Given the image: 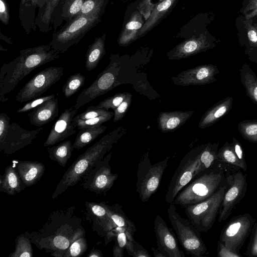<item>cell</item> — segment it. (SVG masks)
<instances>
[{
    "label": "cell",
    "instance_id": "6da1fadb",
    "mask_svg": "<svg viewBox=\"0 0 257 257\" xmlns=\"http://www.w3.org/2000/svg\"><path fill=\"white\" fill-rule=\"evenodd\" d=\"M72 208L53 212L42 228L35 233H27L33 242L51 255L64 257L79 229L81 220L73 215Z\"/></svg>",
    "mask_w": 257,
    "mask_h": 257
},
{
    "label": "cell",
    "instance_id": "7a4b0ae2",
    "mask_svg": "<svg viewBox=\"0 0 257 257\" xmlns=\"http://www.w3.org/2000/svg\"><path fill=\"white\" fill-rule=\"evenodd\" d=\"M20 55L9 63H4L0 70V101L8 100L5 96L35 69L60 57V53L50 44L22 49Z\"/></svg>",
    "mask_w": 257,
    "mask_h": 257
},
{
    "label": "cell",
    "instance_id": "3957f363",
    "mask_svg": "<svg viewBox=\"0 0 257 257\" xmlns=\"http://www.w3.org/2000/svg\"><path fill=\"white\" fill-rule=\"evenodd\" d=\"M125 127L119 126L103 136L88 148L70 166L58 183L52 195L55 199L69 187L76 185L102 159L115 144L125 134Z\"/></svg>",
    "mask_w": 257,
    "mask_h": 257
},
{
    "label": "cell",
    "instance_id": "277c9868",
    "mask_svg": "<svg viewBox=\"0 0 257 257\" xmlns=\"http://www.w3.org/2000/svg\"><path fill=\"white\" fill-rule=\"evenodd\" d=\"M104 14L96 11L89 15H79L66 22L60 30L53 33L49 43L51 48L61 54L66 52L77 45L90 30L101 22Z\"/></svg>",
    "mask_w": 257,
    "mask_h": 257
},
{
    "label": "cell",
    "instance_id": "5b68a950",
    "mask_svg": "<svg viewBox=\"0 0 257 257\" xmlns=\"http://www.w3.org/2000/svg\"><path fill=\"white\" fill-rule=\"evenodd\" d=\"M223 179V172L217 168L202 172L179 192L173 203L184 207L204 201L221 187Z\"/></svg>",
    "mask_w": 257,
    "mask_h": 257
},
{
    "label": "cell",
    "instance_id": "8992f818",
    "mask_svg": "<svg viewBox=\"0 0 257 257\" xmlns=\"http://www.w3.org/2000/svg\"><path fill=\"white\" fill-rule=\"evenodd\" d=\"M122 64V57H120L119 54H111L108 65L97 76L90 85L80 92L73 107L78 109L121 84L119 76Z\"/></svg>",
    "mask_w": 257,
    "mask_h": 257
},
{
    "label": "cell",
    "instance_id": "52a82bcc",
    "mask_svg": "<svg viewBox=\"0 0 257 257\" xmlns=\"http://www.w3.org/2000/svg\"><path fill=\"white\" fill-rule=\"evenodd\" d=\"M175 204H170L167 210L168 218L177 237L187 254L195 257L204 256L207 248L200 235L189 219L182 217L177 211Z\"/></svg>",
    "mask_w": 257,
    "mask_h": 257
},
{
    "label": "cell",
    "instance_id": "ba28073f",
    "mask_svg": "<svg viewBox=\"0 0 257 257\" xmlns=\"http://www.w3.org/2000/svg\"><path fill=\"white\" fill-rule=\"evenodd\" d=\"M170 158L168 156L152 164L149 152H147L141 159L137 168L136 190L143 202H148L158 189Z\"/></svg>",
    "mask_w": 257,
    "mask_h": 257
},
{
    "label": "cell",
    "instance_id": "9c48e42d",
    "mask_svg": "<svg viewBox=\"0 0 257 257\" xmlns=\"http://www.w3.org/2000/svg\"><path fill=\"white\" fill-rule=\"evenodd\" d=\"M226 187L221 186L212 196L201 202L183 207L188 219L201 232L213 226L220 211Z\"/></svg>",
    "mask_w": 257,
    "mask_h": 257
},
{
    "label": "cell",
    "instance_id": "30bf717a",
    "mask_svg": "<svg viewBox=\"0 0 257 257\" xmlns=\"http://www.w3.org/2000/svg\"><path fill=\"white\" fill-rule=\"evenodd\" d=\"M39 127L30 131L24 129L18 124L10 123L7 114H0V151L6 155L12 154L31 144L38 135L43 130Z\"/></svg>",
    "mask_w": 257,
    "mask_h": 257
},
{
    "label": "cell",
    "instance_id": "8fae6325",
    "mask_svg": "<svg viewBox=\"0 0 257 257\" xmlns=\"http://www.w3.org/2000/svg\"><path fill=\"white\" fill-rule=\"evenodd\" d=\"M204 145L191 150L181 160L166 192L165 201L167 203H173L179 192L197 176L199 156Z\"/></svg>",
    "mask_w": 257,
    "mask_h": 257
},
{
    "label": "cell",
    "instance_id": "7c38bea8",
    "mask_svg": "<svg viewBox=\"0 0 257 257\" xmlns=\"http://www.w3.org/2000/svg\"><path fill=\"white\" fill-rule=\"evenodd\" d=\"M64 67L50 66L34 75L15 96L20 102H27L40 97L64 75Z\"/></svg>",
    "mask_w": 257,
    "mask_h": 257
},
{
    "label": "cell",
    "instance_id": "4fadbf2b",
    "mask_svg": "<svg viewBox=\"0 0 257 257\" xmlns=\"http://www.w3.org/2000/svg\"><path fill=\"white\" fill-rule=\"evenodd\" d=\"M111 155V152L106 155L84 177L81 185L84 189L105 195L111 188L118 178L117 174L111 172L109 164Z\"/></svg>",
    "mask_w": 257,
    "mask_h": 257
},
{
    "label": "cell",
    "instance_id": "5bb4252c",
    "mask_svg": "<svg viewBox=\"0 0 257 257\" xmlns=\"http://www.w3.org/2000/svg\"><path fill=\"white\" fill-rule=\"evenodd\" d=\"M254 220L248 214L235 217L222 231L219 242L238 253L239 249L253 226Z\"/></svg>",
    "mask_w": 257,
    "mask_h": 257
},
{
    "label": "cell",
    "instance_id": "9a60e30c",
    "mask_svg": "<svg viewBox=\"0 0 257 257\" xmlns=\"http://www.w3.org/2000/svg\"><path fill=\"white\" fill-rule=\"evenodd\" d=\"M137 4L136 1L127 7L125 11L122 28L117 39L119 46H127L139 39V33L146 20L139 11Z\"/></svg>",
    "mask_w": 257,
    "mask_h": 257
},
{
    "label": "cell",
    "instance_id": "2e32d148",
    "mask_svg": "<svg viewBox=\"0 0 257 257\" xmlns=\"http://www.w3.org/2000/svg\"><path fill=\"white\" fill-rule=\"evenodd\" d=\"M219 71L212 64H204L183 71L172 77L173 83L178 86L202 85L217 80L215 76Z\"/></svg>",
    "mask_w": 257,
    "mask_h": 257
},
{
    "label": "cell",
    "instance_id": "e0dca14e",
    "mask_svg": "<svg viewBox=\"0 0 257 257\" xmlns=\"http://www.w3.org/2000/svg\"><path fill=\"white\" fill-rule=\"evenodd\" d=\"M214 46L206 34L201 33L191 36L176 45L167 53V56L171 60L185 59L206 51Z\"/></svg>",
    "mask_w": 257,
    "mask_h": 257
},
{
    "label": "cell",
    "instance_id": "ac0fdd59",
    "mask_svg": "<svg viewBox=\"0 0 257 257\" xmlns=\"http://www.w3.org/2000/svg\"><path fill=\"white\" fill-rule=\"evenodd\" d=\"M157 248L166 257H184V252L178 246L175 235L164 219L159 215L155 219L154 223Z\"/></svg>",
    "mask_w": 257,
    "mask_h": 257
},
{
    "label": "cell",
    "instance_id": "d6986e66",
    "mask_svg": "<svg viewBox=\"0 0 257 257\" xmlns=\"http://www.w3.org/2000/svg\"><path fill=\"white\" fill-rule=\"evenodd\" d=\"M77 109L73 106L65 109L52 126L44 147L52 146L63 141L76 133L73 119Z\"/></svg>",
    "mask_w": 257,
    "mask_h": 257
},
{
    "label": "cell",
    "instance_id": "ffe728a7",
    "mask_svg": "<svg viewBox=\"0 0 257 257\" xmlns=\"http://www.w3.org/2000/svg\"><path fill=\"white\" fill-rule=\"evenodd\" d=\"M245 177L240 172L233 177L232 184L225 192L219 211L218 222L226 220L237 201L241 198L246 187Z\"/></svg>",
    "mask_w": 257,
    "mask_h": 257
},
{
    "label": "cell",
    "instance_id": "44dd1931",
    "mask_svg": "<svg viewBox=\"0 0 257 257\" xmlns=\"http://www.w3.org/2000/svg\"><path fill=\"white\" fill-rule=\"evenodd\" d=\"M85 0H60L52 17L51 25L56 31L64 21L68 22L79 15Z\"/></svg>",
    "mask_w": 257,
    "mask_h": 257
},
{
    "label": "cell",
    "instance_id": "7402d4cb",
    "mask_svg": "<svg viewBox=\"0 0 257 257\" xmlns=\"http://www.w3.org/2000/svg\"><path fill=\"white\" fill-rule=\"evenodd\" d=\"M58 114V101L56 96L34 108L27 115L30 123L39 127L53 121Z\"/></svg>",
    "mask_w": 257,
    "mask_h": 257
},
{
    "label": "cell",
    "instance_id": "603a6c76",
    "mask_svg": "<svg viewBox=\"0 0 257 257\" xmlns=\"http://www.w3.org/2000/svg\"><path fill=\"white\" fill-rule=\"evenodd\" d=\"M85 205L89 217L93 224L100 229L102 236H105L108 231L116 226L109 216L108 205L105 202H86Z\"/></svg>",
    "mask_w": 257,
    "mask_h": 257
},
{
    "label": "cell",
    "instance_id": "cb8c5ba5",
    "mask_svg": "<svg viewBox=\"0 0 257 257\" xmlns=\"http://www.w3.org/2000/svg\"><path fill=\"white\" fill-rule=\"evenodd\" d=\"M193 110H177L160 112L158 125L162 133L175 131L184 124L193 114Z\"/></svg>",
    "mask_w": 257,
    "mask_h": 257
},
{
    "label": "cell",
    "instance_id": "d4e9b609",
    "mask_svg": "<svg viewBox=\"0 0 257 257\" xmlns=\"http://www.w3.org/2000/svg\"><path fill=\"white\" fill-rule=\"evenodd\" d=\"M16 161L18 174L26 187L35 184L44 174L45 166L42 163L29 161Z\"/></svg>",
    "mask_w": 257,
    "mask_h": 257
},
{
    "label": "cell",
    "instance_id": "484cf974",
    "mask_svg": "<svg viewBox=\"0 0 257 257\" xmlns=\"http://www.w3.org/2000/svg\"><path fill=\"white\" fill-rule=\"evenodd\" d=\"M179 1V0H164L156 6L141 29L139 35V39L148 34L166 18Z\"/></svg>",
    "mask_w": 257,
    "mask_h": 257
},
{
    "label": "cell",
    "instance_id": "4316f807",
    "mask_svg": "<svg viewBox=\"0 0 257 257\" xmlns=\"http://www.w3.org/2000/svg\"><path fill=\"white\" fill-rule=\"evenodd\" d=\"M44 0H21L19 19L21 25L27 34L36 30V11L42 7Z\"/></svg>",
    "mask_w": 257,
    "mask_h": 257
},
{
    "label": "cell",
    "instance_id": "83f0119b",
    "mask_svg": "<svg viewBox=\"0 0 257 257\" xmlns=\"http://www.w3.org/2000/svg\"><path fill=\"white\" fill-rule=\"evenodd\" d=\"M233 98L228 96L209 108L203 114L198 123V127L204 129L211 126L221 117L229 112L232 108Z\"/></svg>",
    "mask_w": 257,
    "mask_h": 257
},
{
    "label": "cell",
    "instance_id": "f1b7e54d",
    "mask_svg": "<svg viewBox=\"0 0 257 257\" xmlns=\"http://www.w3.org/2000/svg\"><path fill=\"white\" fill-rule=\"evenodd\" d=\"M13 163L6 167L0 177V191L10 195H15L26 187L18 174L16 164Z\"/></svg>",
    "mask_w": 257,
    "mask_h": 257
},
{
    "label": "cell",
    "instance_id": "f546056e",
    "mask_svg": "<svg viewBox=\"0 0 257 257\" xmlns=\"http://www.w3.org/2000/svg\"><path fill=\"white\" fill-rule=\"evenodd\" d=\"M106 34L95 38L94 42L88 47L85 55V68L88 71H92L98 64L106 53L105 42Z\"/></svg>",
    "mask_w": 257,
    "mask_h": 257
},
{
    "label": "cell",
    "instance_id": "4dcf8cb0",
    "mask_svg": "<svg viewBox=\"0 0 257 257\" xmlns=\"http://www.w3.org/2000/svg\"><path fill=\"white\" fill-rule=\"evenodd\" d=\"M59 1L44 0L42 6L38 8L35 24L40 32L47 33L52 29V17Z\"/></svg>",
    "mask_w": 257,
    "mask_h": 257
},
{
    "label": "cell",
    "instance_id": "1f68e13d",
    "mask_svg": "<svg viewBox=\"0 0 257 257\" xmlns=\"http://www.w3.org/2000/svg\"><path fill=\"white\" fill-rule=\"evenodd\" d=\"M240 78L247 96L257 104V76L250 66L244 63L240 69Z\"/></svg>",
    "mask_w": 257,
    "mask_h": 257
},
{
    "label": "cell",
    "instance_id": "d6a6232c",
    "mask_svg": "<svg viewBox=\"0 0 257 257\" xmlns=\"http://www.w3.org/2000/svg\"><path fill=\"white\" fill-rule=\"evenodd\" d=\"M73 149V145L70 140L65 141L57 146L47 148L50 159L57 162L63 167L66 166L71 157Z\"/></svg>",
    "mask_w": 257,
    "mask_h": 257
},
{
    "label": "cell",
    "instance_id": "836d02e7",
    "mask_svg": "<svg viewBox=\"0 0 257 257\" xmlns=\"http://www.w3.org/2000/svg\"><path fill=\"white\" fill-rule=\"evenodd\" d=\"M218 143H208L204 145L199 159L196 170L197 176L201 172L211 168L217 159Z\"/></svg>",
    "mask_w": 257,
    "mask_h": 257
},
{
    "label": "cell",
    "instance_id": "e575fe53",
    "mask_svg": "<svg viewBox=\"0 0 257 257\" xmlns=\"http://www.w3.org/2000/svg\"><path fill=\"white\" fill-rule=\"evenodd\" d=\"M106 128L107 126L101 125L97 127L79 130L73 144V148L75 149L83 148L103 133Z\"/></svg>",
    "mask_w": 257,
    "mask_h": 257
},
{
    "label": "cell",
    "instance_id": "d590c367",
    "mask_svg": "<svg viewBox=\"0 0 257 257\" xmlns=\"http://www.w3.org/2000/svg\"><path fill=\"white\" fill-rule=\"evenodd\" d=\"M108 209L109 216L115 225L125 228L134 235L137 230L136 227L134 223L125 215L122 206L119 204H116L112 206L108 205Z\"/></svg>",
    "mask_w": 257,
    "mask_h": 257
},
{
    "label": "cell",
    "instance_id": "8d00e7d4",
    "mask_svg": "<svg viewBox=\"0 0 257 257\" xmlns=\"http://www.w3.org/2000/svg\"><path fill=\"white\" fill-rule=\"evenodd\" d=\"M217 159L220 161L237 166L244 171L246 170V163L238 158L234 151L232 143L225 142L221 148L217 151Z\"/></svg>",
    "mask_w": 257,
    "mask_h": 257
},
{
    "label": "cell",
    "instance_id": "74e56055",
    "mask_svg": "<svg viewBox=\"0 0 257 257\" xmlns=\"http://www.w3.org/2000/svg\"><path fill=\"white\" fill-rule=\"evenodd\" d=\"M87 249V244L85 237V231L84 228L81 227L65 252L64 257L80 256Z\"/></svg>",
    "mask_w": 257,
    "mask_h": 257
},
{
    "label": "cell",
    "instance_id": "f35d334b",
    "mask_svg": "<svg viewBox=\"0 0 257 257\" xmlns=\"http://www.w3.org/2000/svg\"><path fill=\"white\" fill-rule=\"evenodd\" d=\"M15 249L9 257H32L33 248L30 237L27 233L18 235L16 239Z\"/></svg>",
    "mask_w": 257,
    "mask_h": 257
},
{
    "label": "cell",
    "instance_id": "ab89813d",
    "mask_svg": "<svg viewBox=\"0 0 257 257\" xmlns=\"http://www.w3.org/2000/svg\"><path fill=\"white\" fill-rule=\"evenodd\" d=\"M86 77L80 73L69 77L62 89L64 96L68 98L77 92L84 84Z\"/></svg>",
    "mask_w": 257,
    "mask_h": 257
},
{
    "label": "cell",
    "instance_id": "60d3db41",
    "mask_svg": "<svg viewBox=\"0 0 257 257\" xmlns=\"http://www.w3.org/2000/svg\"><path fill=\"white\" fill-rule=\"evenodd\" d=\"M237 128L244 139L257 142V120H244L238 124Z\"/></svg>",
    "mask_w": 257,
    "mask_h": 257
},
{
    "label": "cell",
    "instance_id": "b9f144b4",
    "mask_svg": "<svg viewBox=\"0 0 257 257\" xmlns=\"http://www.w3.org/2000/svg\"><path fill=\"white\" fill-rule=\"evenodd\" d=\"M114 115V112L100 115L94 118H91L85 120H73V123L78 130L86 128L94 127L102 125V123L109 120Z\"/></svg>",
    "mask_w": 257,
    "mask_h": 257
},
{
    "label": "cell",
    "instance_id": "7bdbcfd3",
    "mask_svg": "<svg viewBox=\"0 0 257 257\" xmlns=\"http://www.w3.org/2000/svg\"><path fill=\"white\" fill-rule=\"evenodd\" d=\"M108 2L109 0H85L79 15H89L96 11L105 13Z\"/></svg>",
    "mask_w": 257,
    "mask_h": 257
},
{
    "label": "cell",
    "instance_id": "ee69618b",
    "mask_svg": "<svg viewBox=\"0 0 257 257\" xmlns=\"http://www.w3.org/2000/svg\"><path fill=\"white\" fill-rule=\"evenodd\" d=\"M127 94V92L116 93L113 96L108 97L100 102L95 107L103 108L107 110L111 108L114 110L124 100Z\"/></svg>",
    "mask_w": 257,
    "mask_h": 257
},
{
    "label": "cell",
    "instance_id": "f6af8a7d",
    "mask_svg": "<svg viewBox=\"0 0 257 257\" xmlns=\"http://www.w3.org/2000/svg\"><path fill=\"white\" fill-rule=\"evenodd\" d=\"M112 112L103 108H96L95 106H90L82 113L76 115L73 120H85L100 115H107Z\"/></svg>",
    "mask_w": 257,
    "mask_h": 257
},
{
    "label": "cell",
    "instance_id": "bcb514c9",
    "mask_svg": "<svg viewBox=\"0 0 257 257\" xmlns=\"http://www.w3.org/2000/svg\"><path fill=\"white\" fill-rule=\"evenodd\" d=\"M139 11L144 16L146 20L148 19L155 7L164 0H136Z\"/></svg>",
    "mask_w": 257,
    "mask_h": 257
},
{
    "label": "cell",
    "instance_id": "7dc6e473",
    "mask_svg": "<svg viewBox=\"0 0 257 257\" xmlns=\"http://www.w3.org/2000/svg\"><path fill=\"white\" fill-rule=\"evenodd\" d=\"M125 232L126 231L119 233L114 239L115 243L112 249L114 257H123L124 256V250L127 243V236Z\"/></svg>",
    "mask_w": 257,
    "mask_h": 257
},
{
    "label": "cell",
    "instance_id": "c3c4849f",
    "mask_svg": "<svg viewBox=\"0 0 257 257\" xmlns=\"http://www.w3.org/2000/svg\"><path fill=\"white\" fill-rule=\"evenodd\" d=\"M132 100V94L127 93L124 100L114 110V122H116L124 117L131 104Z\"/></svg>",
    "mask_w": 257,
    "mask_h": 257
},
{
    "label": "cell",
    "instance_id": "681fc988",
    "mask_svg": "<svg viewBox=\"0 0 257 257\" xmlns=\"http://www.w3.org/2000/svg\"><path fill=\"white\" fill-rule=\"evenodd\" d=\"M55 94H50L43 97H39L29 101L21 108L17 110V113H22L32 110L34 108L51 98L55 97Z\"/></svg>",
    "mask_w": 257,
    "mask_h": 257
},
{
    "label": "cell",
    "instance_id": "f907efd6",
    "mask_svg": "<svg viewBox=\"0 0 257 257\" xmlns=\"http://www.w3.org/2000/svg\"><path fill=\"white\" fill-rule=\"evenodd\" d=\"M244 23L250 45L257 47V29L252 24L250 20H245Z\"/></svg>",
    "mask_w": 257,
    "mask_h": 257
},
{
    "label": "cell",
    "instance_id": "816d5d0a",
    "mask_svg": "<svg viewBox=\"0 0 257 257\" xmlns=\"http://www.w3.org/2000/svg\"><path fill=\"white\" fill-rule=\"evenodd\" d=\"M242 13L244 14L245 20H250L257 16V0H249Z\"/></svg>",
    "mask_w": 257,
    "mask_h": 257
},
{
    "label": "cell",
    "instance_id": "f5cc1de1",
    "mask_svg": "<svg viewBox=\"0 0 257 257\" xmlns=\"http://www.w3.org/2000/svg\"><path fill=\"white\" fill-rule=\"evenodd\" d=\"M0 20L5 25L9 24L10 9L6 0H0Z\"/></svg>",
    "mask_w": 257,
    "mask_h": 257
},
{
    "label": "cell",
    "instance_id": "db71d44e",
    "mask_svg": "<svg viewBox=\"0 0 257 257\" xmlns=\"http://www.w3.org/2000/svg\"><path fill=\"white\" fill-rule=\"evenodd\" d=\"M133 257H150L149 252L136 240L133 242Z\"/></svg>",
    "mask_w": 257,
    "mask_h": 257
},
{
    "label": "cell",
    "instance_id": "11a10c76",
    "mask_svg": "<svg viewBox=\"0 0 257 257\" xmlns=\"http://www.w3.org/2000/svg\"><path fill=\"white\" fill-rule=\"evenodd\" d=\"M218 256L219 257H240V255L231 250L219 242Z\"/></svg>",
    "mask_w": 257,
    "mask_h": 257
},
{
    "label": "cell",
    "instance_id": "9f6ffc18",
    "mask_svg": "<svg viewBox=\"0 0 257 257\" xmlns=\"http://www.w3.org/2000/svg\"><path fill=\"white\" fill-rule=\"evenodd\" d=\"M232 145L234 151L238 158L242 162L245 163L241 146L238 141L235 138H232Z\"/></svg>",
    "mask_w": 257,
    "mask_h": 257
},
{
    "label": "cell",
    "instance_id": "6f0895ef",
    "mask_svg": "<svg viewBox=\"0 0 257 257\" xmlns=\"http://www.w3.org/2000/svg\"><path fill=\"white\" fill-rule=\"evenodd\" d=\"M252 239L250 245L251 254L257 256V224L254 225Z\"/></svg>",
    "mask_w": 257,
    "mask_h": 257
},
{
    "label": "cell",
    "instance_id": "680465c9",
    "mask_svg": "<svg viewBox=\"0 0 257 257\" xmlns=\"http://www.w3.org/2000/svg\"><path fill=\"white\" fill-rule=\"evenodd\" d=\"M87 257H103V255L102 251L94 248H92L87 255Z\"/></svg>",
    "mask_w": 257,
    "mask_h": 257
},
{
    "label": "cell",
    "instance_id": "91938a15",
    "mask_svg": "<svg viewBox=\"0 0 257 257\" xmlns=\"http://www.w3.org/2000/svg\"><path fill=\"white\" fill-rule=\"evenodd\" d=\"M0 39L9 44H13V43L11 38L7 37L6 35L3 34L1 30H0Z\"/></svg>",
    "mask_w": 257,
    "mask_h": 257
},
{
    "label": "cell",
    "instance_id": "94428289",
    "mask_svg": "<svg viewBox=\"0 0 257 257\" xmlns=\"http://www.w3.org/2000/svg\"><path fill=\"white\" fill-rule=\"evenodd\" d=\"M152 250L154 257H166L165 255L158 248L156 249L154 247H152Z\"/></svg>",
    "mask_w": 257,
    "mask_h": 257
},
{
    "label": "cell",
    "instance_id": "6125c7cd",
    "mask_svg": "<svg viewBox=\"0 0 257 257\" xmlns=\"http://www.w3.org/2000/svg\"><path fill=\"white\" fill-rule=\"evenodd\" d=\"M0 51H4L7 52L8 51L7 49H6L5 48H3L1 45H0Z\"/></svg>",
    "mask_w": 257,
    "mask_h": 257
},
{
    "label": "cell",
    "instance_id": "be15d7a7",
    "mask_svg": "<svg viewBox=\"0 0 257 257\" xmlns=\"http://www.w3.org/2000/svg\"><path fill=\"white\" fill-rule=\"evenodd\" d=\"M253 25L254 26V27L257 29V24H253Z\"/></svg>",
    "mask_w": 257,
    "mask_h": 257
},
{
    "label": "cell",
    "instance_id": "e7e4bbea",
    "mask_svg": "<svg viewBox=\"0 0 257 257\" xmlns=\"http://www.w3.org/2000/svg\"><path fill=\"white\" fill-rule=\"evenodd\" d=\"M125 1H131V0H125Z\"/></svg>",
    "mask_w": 257,
    "mask_h": 257
}]
</instances>
